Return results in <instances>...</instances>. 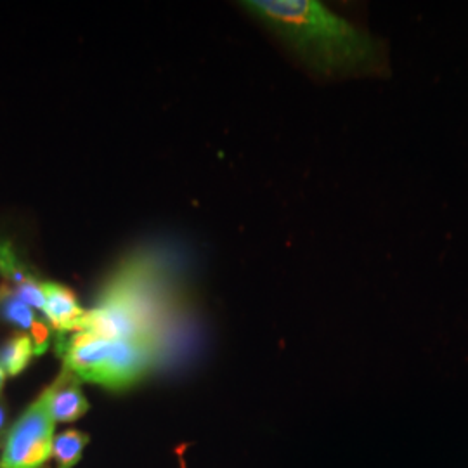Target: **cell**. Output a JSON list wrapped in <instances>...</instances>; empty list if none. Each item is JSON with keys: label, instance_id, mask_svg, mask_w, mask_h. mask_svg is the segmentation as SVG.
<instances>
[{"label": "cell", "instance_id": "cell-1", "mask_svg": "<svg viewBox=\"0 0 468 468\" xmlns=\"http://www.w3.org/2000/svg\"><path fill=\"white\" fill-rule=\"evenodd\" d=\"M183 318V297L168 269L153 255H135L110 278L77 332L141 352L158 369L179 344Z\"/></svg>", "mask_w": 468, "mask_h": 468}, {"label": "cell", "instance_id": "cell-2", "mask_svg": "<svg viewBox=\"0 0 468 468\" xmlns=\"http://www.w3.org/2000/svg\"><path fill=\"white\" fill-rule=\"evenodd\" d=\"M245 11L323 77L373 73L382 65L377 38L318 0H247Z\"/></svg>", "mask_w": 468, "mask_h": 468}, {"label": "cell", "instance_id": "cell-3", "mask_svg": "<svg viewBox=\"0 0 468 468\" xmlns=\"http://www.w3.org/2000/svg\"><path fill=\"white\" fill-rule=\"evenodd\" d=\"M49 392L44 394L17 419L7 435L2 468H40L52 456L54 425Z\"/></svg>", "mask_w": 468, "mask_h": 468}, {"label": "cell", "instance_id": "cell-4", "mask_svg": "<svg viewBox=\"0 0 468 468\" xmlns=\"http://www.w3.org/2000/svg\"><path fill=\"white\" fill-rule=\"evenodd\" d=\"M48 392L50 413L56 421H75L84 417L89 410V402L80 388V378L68 368L61 371Z\"/></svg>", "mask_w": 468, "mask_h": 468}, {"label": "cell", "instance_id": "cell-5", "mask_svg": "<svg viewBox=\"0 0 468 468\" xmlns=\"http://www.w3.org/2000/svg\"><path fill=\"white\" fill-rule=\"evenodd\" d=\"M44 314L49 321L50 328L61 335L77 332V326L84 318L85 311L79 305L73 292L61 284L44 283Z\"/></svg>", "mask_w": 468, "mask_h": 468}, {"label": "cell", "instance_id": "cell-6", "mask_svg": "<svg viewBox=\"0 0 468 468\" xmlns=\"http://www.w3.org/2000/svg\"><path fill=\"white\" fill-rule=\"evenodd\" d=\"M2 316L7 319L11 324H16L17 328L28 332L34 340L35 356H40L48 351L50 342V332L46 323L35 318L34 311L30 305L19 301L13 293H5L2 303Z\"/></svg>", "mask_w": 468, "mask_h": 468}, {"label": "cell", "instance_id": "cell-7", "mask_svg": "<svg viewBox=\"0 0 468 468\" xmlns=\"http://www.w3.org/2000/svg\"><path fill=\"white\" fill-rule=\"evenodd\" d=\"M35 356V346L32 336L17 334L5 342L0 349V367L9 375H17L30 365Z\"/></svg>", "mask_w": 468, "mask_h": 468}, {"label": "cell", "instance_id": "cell-8", "mask_svg": "<svg viewBox=\"0 0 468 468\" xmlns=\"http://www.w3.org/2000/svg\"><path fill=\"white\" fill-rule=\"evenodd\" d=\"M87 442H89V437L79 431H67L58 435L52 444V456L56 458L58 467H75L82 458V452Z\"/></svg>", "mask_w": 468, "mask_h": 468}, {"label": "cell", "instance_id": "cell-9", "mask_svg": "<svg viewBox=\"0 0 468 468\" xmlns=\"http://www.w3.org/2000/svg\"><path fill=\"white\" fill-rule=\"evenodd\" d=\"M13 295L19 301L25 302L27 305H32L35 309L44 313L46 307V293H44V284L35 282L32 276H25L21 282H17L16 290Z\"/></svg>", "mask_w": 468, "mask_h": 468}, {"label": "cell", "instance_id": "cell-10", "mask_svg": "<svg viewBox=\"0 0 468 468\" xmlns=\"http://www.w3.org/2000/svg\"><path fill=\"white\" fill-rule=\"evenodd\" d=\"M0 274L13 280L15 283L21 282L25 276H28L23 264L19 262L16 253L11 249V245L2 241H0Z\"/></svg>", "mask_w": 468, "mask_h": 468}, {"label": "cell", "instance_id": "cell-11", "mask_svg": "<svg viewBox=\"0 0 468 468\" xmlns=\"http://www.w3.org/2000/svg\"><path fill=\"white\" fill-rule=\"evenodd\" d=\"M4 425H5V406L0 402V434L4 431Z\"/></svg>", "mask_w": 468, "mask_h": 468}, {"label": "cell", "instance_id": "cell-12", "mask_svg": "<svg viewBox=\"0 0 468 468\" xmlns=\"http://www.w3.org/2000/svg\"><path fill=\"white\" fill-rule=\"evenodd\" d=\"M4 382H5V371H4V368L0 367V392H2V387H4Z\"/></svg>", "mask_w": 468, "mask_h": 468}, {"label": "cell", "instance_id": "cell-13", "mask_svg": "<svg viewBox=\"0 0 468 468\" xmlns=\"http://www.w3.org/2000/svg\"><path fill=\"white\" fill-rule=\"evenodd\" d=\"M5 293H7V288H0V301H4Z\"/></svg>", "mask_w": 468, "mask_h": 468}]
</instances>
